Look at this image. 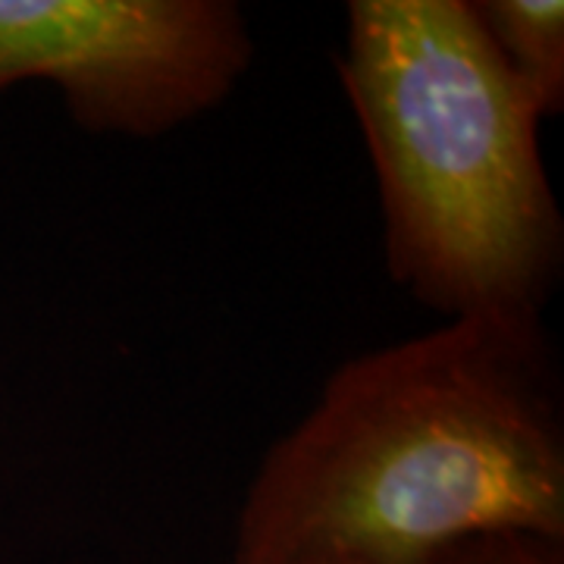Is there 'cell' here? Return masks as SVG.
Masks as SVG:
<instances>
[{
    "mask_svg": "<svg viewBox=\"0 0 564 564\" xmlns=\"http://www.w3.org/2000/svg\"><path fill=\"white\" fill-rule=\"evenodd\" d=\"M492 533L564 540L562 380L521 314L345 361L263 455L232 562L404 564Z\"/></svg>",
    "mask_w": 564,
    "mask_h": 564,
    "instance_id": "cell-1",
    "label": "cell"
},
{
    "mask_svg": "<svg viewBox=\"0 0 564 564\" xmlns=\"http://www.w3.org/2000/svg\"><path fill=\"white\" fill-rule=\"evenodd\" d=\"M404 564H564V540L530 533H492L445 545Z\"/></svg>",
    "mask_w": 564,
    "mask_h": 564,
    "instance_id": "cell-5",
    "label": "cell"
},
{
    "mask_svg": "<svg viewBox=\"0 0 564 564\" xmlns=\"http://www.w3.org/2000/svg\"><path fill=\"white\" fill-rule=\"evenodd\" d=\"M345 20L339 79L373 163L392 280L445 321L540 317L564 251L543 113L474 0H351Z\"/></svg>",
    "mask_w": 564,
    "mask_h": 564,
    "instance_id": "cell-2",
    "label": "cell"
},
{
    "mask_svg": "<svg viewBox=\"0 0 564 564\" xmlns=\"http://www.w3.org/2000/svg\"><path fill=\"white\" fill-rule=\"evenodd\" d=\"M251 61L229 0H0V91L51 82L95 135L161 139L220 107Z\"/></svg>",
    "mask_w": 564,
    "mask_h": 564,
    "instance_id": "cell-3",
    "label": "cell"
},
{
    "mask_svg": "<svg viewBox=\"0 0 564 564\" xmlns=\"http://www.w3.org/2000/svg\"><path fill=\"white\" fill-rule=\"evenodd\" d=\"M486 35L511 76L545 117L564 107V3L562 0H480L474 3Z\"/></svg>",
    "mask_w": 564,
    "mask_h": 564,
    "instance_id": "cell-4",
    "label": "cell"
}]
</instances>
